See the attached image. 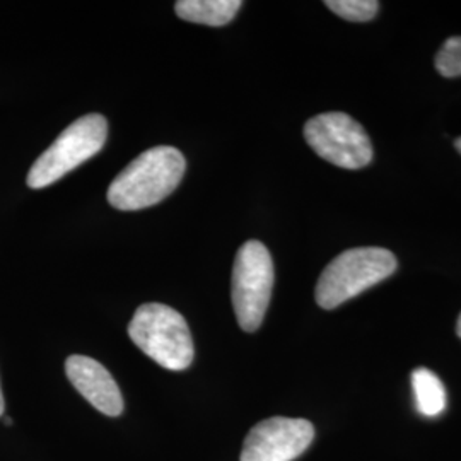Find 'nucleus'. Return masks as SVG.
Listing matches in <instances>:
<instances>
[{
  "instance_id": "13",
  "label": "nucleus",
  "mask_w": 461,
  "mask_h": 461,
  "mask_svg": "<svg viewBox=\"0 0 461 461\" xmlns=\"http://www.w3.org/2000/svg\"><path fill=\"white\" fill-rule=\"evenodd\" d=\"M4 411H5V402H4V395H2V386H0V417L4 415Z\"/></svg>"
},
{
  "instance_id": "14",
  "label": "nucleus",
  "mask_w": 461,
  "mask_h": 461,
  "mask_svg": "<svg viewBox=\"0 0 461 461\" xmlns=\"http://www.w3.org/2000/svg\"><path fill=\"white\" fill-rule=\"evenodd\" d=\"M455 146H456V149H458V152H460L461 154V137L460 139H456V140H455Z\"/></svg>"
},
{
  "instance_id": "10",
  "label": "nucleus",
  "mask_w": 461,
  "mask_h": 461,
  "mask_svg": "<svg viewBox=\"0 0 461 461\" xmlns=\"http://www.w3.org/2000/svg\"><path fill=\"white\" fill-rule=\"evenodd\" d=\"M412 388L419 412L426 417H438L445 412V384L432 371L426 367L415 369L412 373Z\"/></svg>"
},
{
  "instance_id": "6",
  "label": "nucleus",
  "mask_w": 461,
  "mask_h": 461,
  "mask_svg": "<svg viewBox=\"0 0 461 461\" xmlns=\"http://www.w3.org/2000/svg\"><path fill=\"white\" fill-rule=\"evenodd\" d=\"M304 139L321 159L344 169H361L373 161L369 135L346 113L313 116L304 125Z\"/></svg>"
},
{
  "instance_id": "5",
  "label": "nucleus",
  "mask_w": 461,
  "mask_h": 461,
  "mask_svg": "<svg viewBox=\"0 0 461 461\" xmlns=\"http://www.w3.org/2000/svg\"><path fill=\"white\" fill-rule=\"evenodd\" d=\"M274 287V262L260 241H247L238 249L232 268V306L240 327L251 333L264 323Z\"/></svg>"
},
{
  "instance_id": "12",
  "label": "nucleus",
  "mask_w": 461,
  "mask_h": 461,
  "mask_svg": "<svg viewBox=\"0 0 461 461\" xmlns=\"http://www.w3.org/2000/svg\"><path fill=\"white\" fill-rule=\"evenodd\" d=\"M436 68L443 77L461 76V36L447 38L436 55Z\"/></svg>"
},
{
  "instance_id": "8",
  "label": "nucleus",
  "mask_w": 461,
  "mask_h": 461,
  "mask_svg": "<svg viewBox=\"0 0 461 461\" xmlns=\"http://www.w3.org/2000/svg\"><path fill=\"white\" fill-rule=\"evenodd\" d=\"M66 373L74 388L99 412L118 417L123 412V396L110 371L86 356H70Z\"/></svg>"
},
{
  "instance_id": "9",
  "label": "nucleus",
  "mask_w": 461,
  "mask_h": 461,
  "mask_svg": "<svg viewBox=\"0 0 461 461\" xmlns=\"http://www.w3.org/2000/svg\"><path fill=\"white\" fill-rule=\"evenodd\" d=\"M241 7V0H178L175 13L183 21L219 28L230 24Z\"/></svg>"
},
{
  "instance_id": "7",
  "label": "nucleus",
  "mask_w": 461,
  "mask_h": 461,
  "mask_svg": "<svg viewBox=\"0 0 461 461\" xmlns=\"http://www.w3.org/2000/svg\"><path fill=\"white\" fill-rule=\"evenodd\" d=\"M313 439V424L306 419L270 417L248 432L241 461L296 460Z\"/></svg>"
},
{
  "instance_id": "16",
  "label": "nucleus",
  "mask_w": 461,
  "mask_h": 461,
  "mask_svg": "<svg viewBox=\"0 0 461 461\" xmlns=\"http://www.w3.org/2000/svg\"><path fill=\"white\" fill-rule=\"evenodd\" d=\"M5 426H13V419L11 417H5Z\"/></svg>"
},
{
  "instance_id": "15",
  "label": "nucleus",
  "mask_w": 461,
  "mask_h": 461,
  "mask_svg": "<svg viewBox=\"0 0 461 461\" xmlns=\"http://www.w3.org/2000/svg\"><path fill=\"white\" fill-rule=\"evenodd\" d=\"M456 331H458V337L461 339V314L460 318H458V325H456Z\"/></svg>"
},
{
  "instance_id": "3",
  "label": "nucleus",
  "mask_w": 461,
  "mask_h": 461,
  "mask_svg": "<svg viewBox=\"0 0 461 461\" xmlns=\"http://www.w3.org/2000/svg\"><path fill=\"white\" fill-rule=\"evenodd\" d=\"M396 270L395 255L384 248H354L340 253L320 276L316 303L323 310H335L359 296Z\"/></svg>"
},
{
  "instance_id": "4",
  "label": "nucleus",
  "mask_w": 461,
  "mask_h": 461,
  "mask_svg": "<svg viewBox=\"0 0 461 461\" xmlns=\"http://www.w3.org/2000/svg\"><path fill=\"white\" fill-rule=\"evenodd\" d=\"M106 135L108 123L104 116L98 113L81 116L36 159L28 173V186L40 190L59 182L67 173L96 156L106 142Z\"/></svg>"
},
{
  "instance_id": "11",
  "label": "nucleus",
  "mask_w": 461,
  "mask_h": 461,
  "mask_svg": "<svg viewBox=\"0 0 461 461\" xmlns=\"http://www.w3.org/2000/svg\"><path fill=\"white\" fill-rule=\"evenodd\" d=\"M325 5L337 16L352 23H367L375 19L379 11L376 0H327Z\"/></svg>"
},
{
  "instance_id": "1",
  "label": "nucleus",
  "mask_w": 461,
  "mask_h": 461,
  "mask_svg": "<svg viewBox=\"0 0 461 461\" xmlns=\"http://www.w3.org/2000/svg\"><path fill=\"white\" fill-rule=\"evenodd\" d=\"M186 161L182 152L171 146H158L142 152L127 166L108 188V202L118 211L148 209L180 185Z\"/></svg>"
},
{
  "instance_id": "2",
  "label": "nucleus",
  "mask_w": 461,
  "mask_h": 461,
  "mask_svg": "<svg viewBox=\"0 0 461 461\" xmlns=\"http://www.w3.org/2000/svg\"><path fill=\"white\" fill-rule=\"evenodd\" d=\"M129 335L154 363L171 371H183L194 363V339L186 320L176 310L149 303L137 308Z\"/></svg>"
}]
</instances>
